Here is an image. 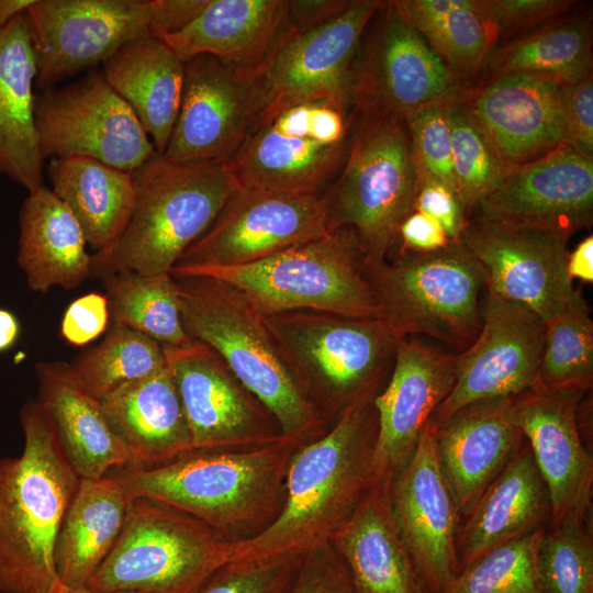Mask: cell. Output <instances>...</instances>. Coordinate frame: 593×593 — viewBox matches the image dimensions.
<instances>
[{
    "label": "cell",
    "instance_id": "6da1fadb",
    "mask_svg": "<svg viewBox=\"0 0 593 593\" xmlns=\"http://www.w3.org/2000/svg\"><path fill=\"white\" fill-rule=\"evenodd\" d=\"M377 437V410L365 400L302 445L290 462L279 514L260 533L234 540L228 562L298 559L329 542L371 485Z\"/></svg>",
    "mask_w": 593,
    "mask_h": 593
},
{
    "label": "cell",
    "instance_id": "7a4b0ae2",
    "mask_svg": "<svg viewBox=\"0 0 593 593\" xmlns=\"http://www.w3.org/2000/svg\"><path fill=\"white\" fill-rule=\"evenodd\" d=\"M306 443L281 435L257 448L192 450L160 466H125L107 474L133 499L165 504L239 540L260 533L277 517L290 462Z\"/></svg>",
    "mask_w": 593,
    "mask_h": 593
},
{
    "label": "cell",
    "instance_id": "3957f363",
    "mask_svg": "<svg viewBox=\"0 0 593 593\" xmlns=\"http://www.w3.org/2000/svg\"><path fill=\"white\" fill-rule=\"evenodd\" d=\"M19 418L23 451L0 457V593H59L55 542L80 478L37 399Z\"/></svg>",
    "mask_w": 593,
    "mask_h": 593
},
{
    "label": "cell",
    "instance_id": "277c9868",
    "mask_svg": "<svg viewBox=\"0 0 593 593\" xmlns=\"http://www.w3.org/2000/svg\"><path fill=\"white\" fill-rule=\"evenodd\" d=\"M183 328L213 348L267 409L280 433L311 441L331 426L290 371L264 315L236 287L206 276L175 277Z\"/></svg>",
    "mask_w": 593,
    "mask_h": 593
},
{
    "label": "cell",
    "instance_id": "5b68a950",
    "mask_svg": "<svg viewBox=\"0 0 593 593\" xmlns=\"http://www.w3.org/2000/svg\"><path fill=\"white\" fill-rule=\"evenodd\" d=\"M133 174V212L118 239L92 254V277L169 273L239 187L226 164H178L159 154Z\"/></svg>",
    "mask_w": 593,
    "mask_h": 593
},
{
    "label": "cell",
    "instance_id": "8992f818",
    "mask_svg": "<svg viewBox=\"0 0 593 593\" xmlns=\"http://www.w3.org/2000/svg\"><path fill=\"white\" fill-rule=\"evenodd\" d=\"M266 317L298 384L331 425L385 387L398 338L382 320L310 310Z\"/></svg>",
    "mask_w": 593,
    "mask_h": 593
},
{
    "label": "cell",
    "instance_id": "52a82bcc",
    "mask_svg": "<svg viewBox=\"0 0 593 593\" xmlns=\"http://www.w3.org/2000/svg\"><path fill=\"white\" fill-rule=\"evenodd\" d=\"M365 277L396 338L425 336L461 353L478 337L488 299L485 272L460 240L430 253L366 260Z\"/></svg>",
    "mask_w": 593,
    "mask_h": 593
},
{
    "label": "cell",
    "instance_id": "ba28073f",
    "mask_svg": "<svg viewBox=\"0 0 593 593\" xmlns=\"http://www.w3.org/2000/svg\"><path fill=\"white\" fill-rule=\"evenodd\" d=\"M416 186L405 120L353 114L346 160L322 193L328 231L353 227L366 260L388 259L399 246L401 224L414 211Z\"/></svg>",
    "mask_w": 593,
    "mask_h": 593
},
{
    "label": "cell",
    "instance_id": "9c48e42d",
    "mask_svg": "<svg viewBox=\"0 0 593 593\" xmlns=\"http://www.w3.org/2000/svg\"><path fill=\"white\" fill-rule=\"evenodd\" d=\"M365 264L356 231L340 227L253 264L169 273L228 282L264 315L310 310L380 318L378 302L365 277Z\"/></svg>",
    "mask_w": 593,
    "mask_h": 593
},
{
    "label": "cell",
    "instance_id": "30bf717a",
    "mask_svg": "<svg viewBox=\"0 0 593 593\" xmlns=\"http://www.w3.org/2000/svg\"><path fill=\"white\" fill-rule=\"evenodd\" d=\"M233 541L189 514L135 497L112 550L86 588L190 593L228 562Z\"/></svg>",
    "mask_w": 593,
    "mask_h": 593
},
{
    "label": "cell",
    "instance_id": "8fae6325",
    "mask_svg": "<svg viewBox=\"0 0 593 593\" xmlns=\"http://www.w3.org/2000/svg\"><path fill=\"white\" fill-rule=\"evenodd\" d=\"M351 121L337 101L291 107L254 127L226 165L239 187L323 193L346 160Z\"/></svg>",
    "mask_w": 593,
    "mask_h": 593
},
{
    "label": "cell",
    "instance_id": "7c38bea8",
    "mask_svg": "<svg viewBox=\"0 0 593 593\" xmlns=\"http://www.w3.org/2000/svg\"><path fill=\"white\" fill-rule=\"evenodd\" d=\"M360 41L351 70L353 114L405 120L418 109L459 99L466 89L394 1H383Z\"/></svg>",
    "mask_w": 593,
    "mask_h": 593
},
{
    "label": "cell",
    "instance_id": "4fadbf2b",
    "mask_svg": "<svg viewBox=\"0 0 593 593\" xmlns=\"http://www.w3.org/2000/svg\"><path fill=\"white\" fill-rule=\"evenodd\" d=\"M382 2L351 1L342 14L305 32H289L284 25L267 57L255 67L259 110L254 127L305 102L331 100L349 107L354 60Z\"/></svg>",
    "mask_w": 593,
    "mask_h": 593
},
{
    "label": "cell",
    "instance_id": "5bb4252c",
    "mask_svg": "<svg viewBox=\"0 0 593 593\" xmlns=\"http://www.w3.org/2000/svg\"><path fill=\"white\" fill-rule=\"evenodd\" d=\"M35 126L44 159L87 157L133 172L157 154L131 107L98 71L42 91Z\"/></svg>",
    "mask_w": 593,
    "mask_h": 593
},
{
    "label": "cell",
    "instance_id": "9a60e30c",
    "mask_svg": "<svg viewBox=\"0 0 593 593\" xmlns=\"http://www.w3.org/2000/svg\"><path fill=\"white\" fill-rule=\"evenodd\" d=\"M328 232L322 193L238 187L170 271L248 265Z\"/></svg>",
    "mask_w": 593,
    "mask_h": 593
},
{
    "label": "cell",
    "instance_id": "2e32d148",
    "mask_svg": "<svg viewBox=\"0 0 593 593\" xmlns=\"http://www.w3.org/2000/svg\"><path fill=\"white\" fill-rule=\"evenodd\" d=\"M255 67L211 55L184 61L178 116L161 156L178 164H227L258 116Z\"/></svg>",
    "mask_w": 593,
    "mask_h": 593
},
{
    "label": "cell",
    "instance_id": "e0dca14e",
    "mask_svg": "<svg viewBox=\"0 0 593 593\" xmlns=\"http://www.w3.org/2000/svg\"><path fill=\"white\" fill-rule=\"evenodd\" d=\"M25 16L44 91L148 34L152 0H33Z\"/></svg>",
    "mask_w": 593,
    "mask_h": 593
},
{
    "label": "cell",
    "instance_id": "ac0fdd59",
    "mask_svg": "<svg viewBox=\"0 0 593 593\" xmlns=\"http://www.w3.org/2000/svg\"><path fill=\"white\" fill-rule=\"evenodd\" d=\"M164 347L189 425L193 450H242L273 443L279 426L222 357L192 339Z\"/></svg>",
    "mask_w": 593,
    "mask_h": 593
},
{
    "label": "cell",
    "instance_id": "d6986e66",
    "mask_svg": "<svg viewBox=\"0 0 593 593\" xmlns=\"http://www.w3.org/2000/svg\"><path fill=\"white\" fill-rule=\"evenodd\" d=\"M389 492L398 532L419 582L428 593H445L458 574L461 516L440 468L436 427L429 419Z\"/></svg>",
    "mask_w": 593,
    "mask_h": 593
},
{
    "label": "cell",
    "instance_id": "ffe728a7",
    "mask_svg": "<svg viewBox=\"0 0 593 593\" xmlns=\"http://www.w3.org/2000/svg\"><path fill=\"white\" fill-rule=\"evenodd\" d=\"M546 322L526 305L488 290L480 333L460 353L451 392L429 421L437 428L463 406L485 399L514 396L538 377Z\"/></svg>",
    "mask_w": 593,
    "mask_h": 593
},
{
    "label": "cell",
    "instance_id": "44dd1931",
    "mask_svg": "<svg viewBox=\"0 0 593 593\" xmlns=\"http://www.w3.org/2000/svg\"><path fill=\"white\" fill-rule=\"evenodd\" d=\"M485 272L488 290L550 321L573 290L567 272L569 237L472 215L459 239Z\"/></svg>",
    "mask_w": 593,
    "mask_h": 593
},
{
    "label": "cell",
    "instance_id": "7402d4cb",
    "mask_svg": "<svg viewBox=\"0 0 593 593\" xmlns=\"http://www.w3.org/2000/svg\"><path fill=\"white\" fill-rule=\"evenodd\" d=\"M460 353L440 350L415 336L398 338L395 362L373 399L378 437L371 484L391 483L411 458L421 432L451 392Z\"/></svg>",
    "mask_w": 593,
    "mask_h": 593
},
{
    "label": "cell",
    "instance_id": "603a6c76",
    "mask_svg": "<svg viewBox=\"0 0 593 593\" xmlns=\"http://www.w3.org/2000/svg\"><path fill=\"white\" fill-rule=\"evenodd\" d=\"M472 215L570 238L593 222V159L561 145L533 161L511 166Z\"/></svg>",
    "mask_w": 593,
    "mask_h": 593
},
{
    "label": "cell",
    "instance_id": "cb8c5ba5",
    "mask_svg": "<svg viewBox=\"0 0 593 593\" xmlns=\"http://www.w3.org/2000/svg\"><path fill=\"white\" fill-rule=\"evenodd\" d=\"M584 395L535 384L511 401L512 421L528 444L549 493V526L586 521L591 510L593 459L578 421V406Z\"/></svg>",
    "mask_w": 593,
    "mask_h": 593
},
{
    "label": "cell",
    "instance_id": "d4e9b609",
    "mask_svg": "<svg viewBox=\"0 0 593 593\" xmlns=\"http://www.w3.org/2000/svg\"><path fill=\"white\" fill-rule=\"evenodd\" d=\"M560 85L528 75L489 77L460 97L503 160L533 161L564 145Z\"/></svg>",
    "mask_w": 593,
    "mask_h": 593
},
{
    "label": "cell",
    "instance_id": "484cf974",
    "mask_svg": "<svg viewBox=\"0 0 593 593\" xmlns=\"http://www.w3.org/2000/svg\"><path fill=\"white\" fill-rule=\"evenodd\" d=\"M550 516L547 486L523 438L461 518L457 535L458 573L495 548L548 526Z\"/></svg>",
    "mask_w": 593,
    "mask_h": 593
},
{
    "label": "cell",
    "instance_id": "4316f807",
    "mask_svg": "<svg viewBox=\"0 0 593 593\" xmlns=\"http://www.w3.org/2000/svg\"><path fill=\"white\" fill-rule=\"evenodd\" d=\"M512 398L470 403L436 428L438 460L461 518L524 438L511 417Z\"/></svg>",
    "mask_w": 593,
    "mask_h": 593
},
{
    "label": "cell",
    "instance_id": "83f0119b",
    "mask_svg": "<svg viewBox=\"0 0 593 593\" xmlns=\"http://www.w3.org/2000/svg\"><path fill=\"white\" fill-rule=\"evenodd\" d=\"M131 467L150 468L193 450L183 406L168 366L100 401Z\"/></svg>",
    "mask_w": 593,
    "mask_h": 593
},
{
    "label": "cell",
    "instance_id": "f1b7e54d",
    "mask_svg": "<svg viewBox=\"0 0 593 593\" xmlns=\"http://www.w3.org/2000/svg\"><path fill=\"white\" fill-rule=\"evenodd\" d=\"M37 58L25 12L0 29V175L29 192L43 184L33 85Z\"/></svg>",
    "mask_w": 593,
    "mask_h": 593
},
{
    "label": "cell",
    "instance_id": "f546056e",
    "mask_svg": "<svg viewBox=\"0 0 593 593\" xmlns=\"http://www.w3.org/2000/svg\"><path fill=\"white\" fill-rule=\"evenodd\" d=\"M35 374L37 400L49 413L65 456L80 479H99L130 465L100 401L79 385L69 363L41 361Z\"/></svg>",
    "mask_w": 593,
    "mask_h": 593
},
{
    "label": "cell",
    "instance_id": "4dcf8cb0",
    "mask_svg": "<svg viewBox=\"0 0 593 593\" xmlns=\"http://www.w3.org/2000/svg\"><path fill=\"white\" fill-rule=\"evenodd\" d=\"M390 484H371L329 540L357 593H417L419 580L393 518Z\"/></svg>",
    "mask_w": 593,
    "mask_h": 593
},
{
    "label": "cell",
    "instance_id": "1f68e13d",
    "mask_svg": "<svg viewBox=\"0 0 593 593\" xmlns=\"http://www.w3.org/2000/svg\"><path fill=\"white\" fill-rule=\"evenodd\" d=\"M16 262L31 291L78 288L92 276V254L68 206L44 184L30 191L19 213Z\"/></svg>",
    "mask_w": 593,
    "mask_h": 593
},
{
    "label": "cell",
    "instance_id": "d6a6232c",
    "mask_svg": "<svg viewBox=\"0 0 593 593\" xmlns=\"http://www.w3.org/2000/svg\"><path fill=\"white\" fill-rule=\"evenodd\" d=\"M101 72L131 107L161 155L178 116L184 63L163 40L148 33L110 56Z\"/></svg>",
    "mask_w": 593,
    "mask_h": 593
},
{
    "label": "cell",
    "instance_id": "836d02e7",
    "mask_svg": "<svg viewBox=\"0 0 593 593\" xmlns=\"http://www.w3.org/2000/svg\"><path fill=\"white\" fill-rule=\"evenodd\" d=\"M284 0H209L182 31L160 37L184 63L211 55L247 67L269 54L286 24Z\"/></svg>",
    "mask_w": 593,
    "mask_h": 593
},
{
    "label": "cell",
    "instance_id": "e575fe53",
    "mask_svg": "<svg viewBox=\"0 0 593 593\" xmlns=\"http://www.w3.org/2000/svg\"><path fill=\"white\" fill-rule=\"evenodd\" d=\"M133 497L114 478L80 479L54 549L63 585L83 588L112 550Z\"/></svg>",
    "mask_w": 593,
    "mask_h": 593
},
{
    "label": "cell",
    "instance_id": "d590c367",
    "mask_svg": "<svg viewBox=\"0 0 593 593\" xmlns=\"http://www.w3.org/2000/svg\"><path fill=\"white\" fill-rule=\"evenodd\" d=\"M47 170L52 191L76 216L87 244L94 253L111 246L134 209V174L87 157H54Z\"/></svg>",
    "mask_w": 593,
    "mask_h": 593
},
{
    "label": "cell",
    "instance_id": "8d00e7d4",
    "mask_svg": "<svg viewBox=\"0 0 593 593\" xmlns=\"http://www.w3.org/2000/svg\"><path fill=\"white\" fill-rule=\"evenodd\" d=\"M592 60L591 20L566 15L493 49L484 66L489 77L522 74L562 86L592 75Z\"/></svg>",
    "mask_w": 593,
    "mask_h": 593
},
{
    "label": "cell",
    "instance_id": "74e56055",
    "mask_svg": "<svg viewBox=\"0 0 593 593\" xmlns=\"http://www.w3.org/2000/svg\"><path fill=\"white\" fill-rule=\"evenodd\" d=\"M109 304L110 323L144 334L167 347L191 343L180 314L170 273L147 276L120 270L100 278Z\"/></svg>",
    "mask_w": 593,
    "mask_h": 593
},
{
    "label": "cell",
    "instance_id": "f35d334b",
    "mask_svg": "<svg viewBox=\"0 0 593 593\" xmlns=\"http://www.w3.org/2000/svg\"><path fill=\"white\" fill-rule=\"evenodd\" d=\"M535 384L561 393L586 394L592 389L593 321L580 288H573L557 315L546 322Z\"/></svg>",
    "mask_w": 593,
    "mask_h": 593
},
{
    "label": "cell",
    "instance_id": "ab89813d",
    "mask_svg": "<svg viewBox=\"0 0 593 593\" xmlns=\"http://www.w3.org/2000/svg\"><path fill=\"white\" fill-rule=\"evenodd\" d=\"M79 385L101 401L121 387L164 368V347L128 327L110 323L103 339L69 363Z\"/></svg>",
    "mask_w": 593,
    "mask_h": 593
},
{
    "label": "cell",
    "instance_id": "60d3db41",
    "mask_svg": "<svg viewBox=\"0 0 593 593\" xmlns=\"http://www.w3.org/2000/svg\"><path fill=\"white\" fill-rule=\"evenodd\" d=\"M446 110L456 189L469 219L478 204L500 186L511 166L460 98L447 102Z\"/></svg>",
    "mask_w": 593,
    "mask_h": 593
},
{
    "label": "cell",
    "instance_id": "b9f144b4",
    "mask_svg": "<svg viewBox=\"0 0 593 593\" xmlns=\"http://www.w3.org/2000/svg\"><path fill=\"white\" fill-rule=\"evenodd\" d=\"M547 526L502 545L460 571L445 593H547L537 550Z\"/></svg>",
    "mask_w": 593,
    "mask_h": 593
},
{
    "label": "cell",
    "instance_id": "7bdbcfd3",
    "mask_svg": "<svg viewBox=\"0 0 593 593\" xmlns=\"http://www.w3.org/2000/svg\"><path fill=\"white\" fill-rule=\"evenodd\" d=\"M418 33L460 81L483 69L496 45L479 0H459L457 8Z\"/></svg>",
    "mask_w": 593,
    "mask_h": 593
},
{
    "label": "cell",
    "instance_id": "ee69618b",
    "mask_svg": "<svg viewBox=\"0 0 593 593\" xmlns=\"http://www.w3.org/2000/svg\"><path fill=\"white\" fill-rule=\"evenodd\" d=\"M537 571L547 593H593V541L586 521L546 527Z\"/></svg>",
    "mask_w": 593,
    "mask_h": 593
},
{
    "label": "cell",
    "instance_id": "f6af8a7d",
    "mask_svg": "<svg viewBox=\"0 0 593 593\" xmlns=\"http://www.w3.org/2000/svg\"><path fill=\"white\" fill-rule=\"evenodd\" d=\"M446 104L438 102L425 105L410 114L405 123L416 172L441 182L457 193Z\"/></svg>",
    "mask_w": 593,
    "mask_h": 593
},
{
    "label": "cell",
    "instance_id": "bcb514c9",
    "mask_svg": "<svg viewBox=\"0 0 593 593\" xmlns=\"http://www.w3.org/2000/svg\"><path fill=\"white\" fill-rule=\"evenodd\" d=\"M299 559L254 563L228 562L190 593H286Z\"/></svg>",
    "mask_w": 593,
    "mask_h": 593
},
{
    "label": "cell",
    "instance_id": "7dc6e473",
    "mask_svg": "<svg viewBox=\"0 0 593 593\" xmlns=\"http://www.w3.org/2000/svg\"><path fill=\"white\" fill-rule=\"evenodd\" d=\"M574 3L570 0H479V10L499 44L501 40L507 43L566 16Z\"/></svg>",
    "mask_w": 593,
    "mask_h": 593
},
{
    "label": "cell",
    "instance_id": "c3c4849f",
    "mask_svg": "<svg viewBox=\"0 0 593 593\" xmlns=\"http://www.w3.org/2000/svg\"><path fill=\"white\" fill-rule=\"evenodd\" d=\"M286 593H357L331 542L303 555Z\"/></svg>",
    "mask_w": 593,
    "mask_h": 593
},
{
    "label": "cell",
    "instance_id": "681fc988",
    "mask_svg": "<svg viewBox=\"0 0 593 593\" xmlns=\"http://www.w3.org/2000/svg\"><path fill=\"white\" fill-rule=\"evenodd\" d=\"M564 145L593 159V77L560 87Z\"/></svg>",
    "mask_w": 593,
    "mask_h": 593
},
{
    "label": "cell",
    "instance_id": "f907efd6",
    "mask_svg": "<svg viewBox=\"0 0 593 593\" xmlns=\"http://www.w3.org/2000/svg\"><path fill=\"white\" fill-rule=\"evenodd\" d=\"M110 326L108 299L104 293L88 292L67 306L60 322V336L76 347L100 337Z\"/></svg>",
    "mask_w": 593,
    "mask_h": 593
},
{
    "label": "cell",
    "instance_id": "816d5d0a",
    "mask_svg": "<svg viewBox=\"0 0 593 593\" xmlns=\"http://www.w3.org/2000/svg\"><path fill=\"white\" fill-rule=\"evenodd\" d=\"M414 211L434 217L452 242L460 239L468 222L458 194L441 182L422 174H417Z\"/></svg>",
    "mask_w": 593,
    "mask_h": 593
},
{
    "label": "cell",
    "instance_id": "f5cc1de1",
    "mask_svg": "<svg viewBox=\"0 0 593 593\" xmlns=\"http://www.w3.org/2000/svg\"><path fill=\"white\" fill-rule=\"evenodd\" d=\"M450 242L434 217L413 211L400 226L398 251L430 253L446 247Z\"/></svg>",
    "mask_w": 593,
    "mask_h": 593
},
{
    "label": "cell",
    "instance_id": "db71d44e",
    "mask_svg": "<svg viewBox=\"0 0 593 593\" xmlns=\"http://www.w3.org/2000/svg\"><path fill=\"white\" fill-rule=\"evenodd\" d=\"M209 0H152L149 34L155 37L186 29L205 8Z\"/></svg>",
    "mask_w": 593,
    "mask_h": 593
},
{
    "label": "cell",
    "instance_id": "11a10c76",
    "mask_svg": "<svg viewBox=\"0 0 593 593\" xmlns=\"http://www.w3.org/2000/svg\"><path fill=\"white\" fill-rule=\"evenodd\" d=\"M350 2L339 0L287 1L286 30L298 33L315 29L342 14Z\"/></svg>",
    "mask_w": 593,
    "mask_h": 593
},
{
    "label": "cell",
    "instance_id": "9f6ffc18",
    "mask_svg": "<svg viewBox=\"0 0 593 593\" xmlns=\"http://www.w3.org/2000/svg\"><path fill=\"white\" fill-rule=\"evenodd\" d=\"M567 272L571 280L579 279L593 282V236L585 237L574 250L568 255Z\"/></svg>",
    "mask_w": 593,
    "mask_h": 593
},
{
    "label": "cell",
    "instance_id": "6f0895ef",
    "mask_svg": "<svg viewBox=\"0 0 593 593\" xmlns=\"http://www.w3.org/2000/svg\"><path fill=\"white\" fill-rule=\"evenodd\" d=\"M21 324L16 315L0 307V354L10 350L19 340Z\"/></svg>",
    "mask_w": 593,
    "mask_h": 593
},
{
    "label": "cell",
    "instance_id": "680465c9",
    "mask_svg": "<svg viewBox=\"0 0 593 593\" xmlns=\"http://www.w3.org/2000/svg\"><path fill=\"white\" fill-rule=\"evenodd\" d=\"M33 0H0V29L23 14Z\"/></svg>",
    "mask_w": 593,
    "mask_h": 593
},
{
    "label": "cell",
    "instance_id": "91938a15",
    "mask_svg": "<svg viewBox=\"0 0 593 593\" xmlns=\"http://www.w3.org/2000/svg\"><path fill=\"white\" fill-rule=\"evenodd\" d=\"M59 593H105V592H94L86 586L83 588H68L63 585ZM109 593H133V592H109Z\"/></svg>",
    "mask_w": 593,
    "mask_h": 593
},
{
    "label": "cell",
    "instance_id": "94428289",
    "mask_svg": "<svg viewBox=\"0 0 593 593\" xmlns=\"http://www.w3.org/2000/svg\"><path fill=\"white\" fill-rule=\"evenodd\" d=\"M417 593H428V592L424 589V586L422 585L421 582L418 583Z\"/></svg>",
    "mask_w": 593,
    "mask_h": 593
}]
</instances>
